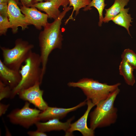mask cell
Here are the masks:
<instances>
[{
    "label": "cell",
    "instance_id": "cb8c5ba5",
    "mask_svg": "<svg viewBox=\"0 0 136 136\" xmlns=\"http://www.w3.org/2000/svg\"><path fill=\"white\" fill-rule=\"evenodd\" d=\"M45 1H53L55 2L58 6L60 7L62 6L63 9L67 7L69 4V0H45Z\"/></svg>",
    "mask_w": 136,
    "mask_h": 136
},
{
    "label": "cell",
    "instance_id": "52a82bcc",
    "mask_svg": "<svg viewBox=\"0 0 136 136\" xmlns=\"http://www.w3.org/2000/svg\"><path fill=\"white\" fill-rule=\"evenodd\" d=\"M41 84L37 83L28 88L20 90L18 94L21 99L34 105L43 111L48 106L43 97L44 91L40 88Z\"/></svg>",
    "mask_w": 136,
    "mask_h": 136
},
{
    "label": "cell",
    "instance_id": "3957f363",
    "mask_svg": "<svg viewBox=\"0 0 136 136\" xmlns=\"http://www.w3.org/2000/svg\"><path fill=\"white\" fill-rule=\"evenodd\" d=\"M19 70L21 80L12 90L11 97H13L21 90L28 88L36 84L42 83V63L40 54L32 51Z\"/></svg>",
    "mask_w": 136,
    "mask_h": 136
},
{
    "label": "cell",
    "instance_id": "6da1fadb",
    "mask_svg": "<svg viewBox=\"0 0 136 136\" xmlns=\"http://www.w3.org/2000/svg\"><path fill=\"white\" fill-rule=\"evenodd\" d=\"M73 8L69 6L63 9L59 17L53 22H48L39 34L38 40L43 78L46 72L49 55L54 49L61 48L63 38L60 28L62 20L67 13Z\"/></svg>",
    "mask_w": 136,
    "mask_h": 136
},
{
    "label": "cell",
    "instance_id": "ba28073f",
    "mask_svg": "<svg viewBox=\"0 0 136 136\" xmlns=\"http://www.w3.org/2000/svg\"><path fill=\"white\" fill-rule=\"evenodd\" d=\"M15 0H10L8 3V17L11 25V28L14 34L17 33L18 27H20L22 30L28 28L24 15Z\"/></svg>",
    "mask_w": 136,
    "mask_h": 136
},
{
    "label": "cell",
    "instance_id": "8fae6325",
    "mask_svg": "<svg viewBox=\"0 0 136 136\" xmlns=\"http://www.w3.org/2000/svg\"><path fill=\"white\" fill-rule=\"evenodd\" d=\"M87 104V100L80 103L73 107L65 108L48 106L44 110L40 113L39 117L40 120L47 121L52 119H61L69 113L74 111L85 106Z\"/></svg>",
    "mask_w": 136,
    "mask_h": 136
},
{
    "label": "cell",
    "instance_id": "9c48e42d",
    "mask_svg": "<svg viewBox=\"0 0 136 136\" xmlns=\"http://www.w3.org/2000/svg\"><path fill=\"white\" fill-rule=\"evenodd\" d=\"M87 100V108L83 115L77 120L71 124L70 127L65 132V136H72L75 131L80 132L83 136H94V131L87 126L88 116L91 109L95 105L90 100Z\"/></svg>",
    "mask_w": 136,
    "mask_h": 136
},
{
    "label": "cell",
    "instance_id": "484cf974",
    "mask_svg": "<svg viewBox=\"0 0 136 136\" xmlns=\"http://www.w3.org/2000/svg\"><path fill=\"white\" fill-rule=\"evenodd\" d=\"M16 1H20L22 6L26 7H30L32 5V0H15Z\"/></svg>",
    "mask_w": 136,
    "mask_h": 136
},
{
    "label": "cell",
    "instance_id": "4fadbf2b",
    "mask_svg": "<svg viewBox=\"0 0 136 136\" xmlns=\"http://www.w3.org/2000/svg\"><path fill=\"white\" fill-rule=\"evenodd\" d=\"M74 117L68 119L65 122H62L58 119L49 120L44 122H37L35 124L37 129L43 132L51 131L63 130L65 132L69 128Z\"/></svg>",
    "mask_w": 136,
    "mask_h": 136
},
{
    "label": "cell",
    "instance_id": "603a6c76",
    "mask_svg": "<svg viewBox=\"0 0 136 136\" xmlns=\"http://www.w3.org/2000/svg\"><path fill=\"white\" fill-rule=\"evenodd\" d=\"M8 3H0V15L8 17Z\"/></svg>",
    "mask_w": 136,
    "mask_h": 136
},
{
    "label": "cell",
    "instance_id": "7c38bea8",
    "mask_svg": "<svg viewBox=\"0 0 136 136\" xmlns=\"http://www.w3.org/2000/svg\"><path fill=\"white\" fill-rule=\"evenodd\" d=\"M0 79L1 80L12 89L20 83L21 76L19 71L8 67L0 59Z\"/></svg>",
    "mask_w": 136,
    "mask_h": 136
},
{
    "label": "cell",
    "instance_id": "83f0119b",
    "mask_svg": "<svg viewBox=\"0 0 136 136\" xmlns=\"http://www.w3.org/2000/svg\"><path fill=\"white\" fill-rule=\"evenodd\" d=\"M43 1V0H32V4L38 2H42Z\"/></svg>",
    "mask_w": 136,
    "mask_h": 136
},
{
    "label": "cell",
    "instance_id": "5b68a950",
    "mask_svg": "<svg viewBox=\"0 0 136 136\" xmlns=\"http://www.w3.org/2000/svg\"><path fill=\"white\" fill-rule=\"evenodd\" d=\"M15 44L14 47L11 49L2 46L0 48L4 64L11 69L19 71L34 45L21 38L16 40Z\"/></svg>",
    "mask_w": 136,
    "mask_h": 136
},
{
    "label": "cell",
    "instance_id": "30bf717a",
    "mask_svg": "<svg viewBox=\"0 0 136 136\" xmlns=\"http://www.w3.org/2000/svg\"><path fill=\"white\" fill-rule=\"evenodd\" d=\"M30 7L21 5L20 8L29 25H32L37 29L41 30L48 22V16L47 14L41 12L36 7Z\"/></svg>",
    "mask_w": 136,
    "mask_h": 136
},
{
    "label": "cell",
    "instance_id": "277c9868",
    "mask_svg": "<svg viewBox=\"0 0 136 136\" xmlns=\"http://www.w3.org/2000/svg\"><path fill=\"white\" fill-rule=\"evenodd\" d=\"M67 85L70 87L80 88L86 96V99L90 100L96 106L108 98L119 88L121 83H118L109 85L92 79L86 78L81 79L77 82H70Z\"/></svg>",
    "mask_w": 136,
    "mask_h": 136
},
{
    "label": "cell",
    "instance_id": "2e32d148",
    "mask_svg": "<svg viewBox=\"0 0 136 136\" xmlns=\"http://www.w3.org/2000/svg\"><path fill=\"white\" fill-rule=\"evenodd\" d=\"M122 59L119 67L120 75L123 77L127 85L132 86L135 82L133 73L134 69L125 59Z\"/></svg>",
    "mask_w": 136,
    "mask_h": 136
},
{
    "label": "cell",
    "instance_id": "8992f818",
    "mask_svg": "<svg viewBox=\"0 0 136 136\" xmlns=\"http://www.w3.org/2000/svg\"><path fill=\"white\" fill-rule=\"evenodd\" d=\"M29 103L26 102L21 108L14 109L8 115L12 123L27 128L40 121L39 117L40 111L30 108Z\"/></svg>",
    "mask_w": 136,
    "mask_h": 136
},
{
    "label": "cell",
    "instance_id": "ac0fdd59",
    "mask_svg": "<svg viewBox=\"0 0 136 136\" xmlns=\"http://www.w3.org/2000/svg\"><path fill=\"white\" fill-rule=\"evenodd\" d=\"M105 2V0H92L89 4L83 9L84 11L90 10L92 9V7H94L97 9L99 15L98 25L99 26H101L103 22L104 17L103 15V12L105 7L107 5Z\"/></svg>",
    "mask_w": 136,
    "mask_h": 136
},
{
    "label": "cell",
    "instance_id": "5bb4252c",
    "mask_svg": "<svg viewBox=\"0 0 136 136\" xmlns=\"http://www.w3.org/2000/svg\"><path fill=\"white\" fill-rule=\"evenodd\" d=\"M31 7L45 12L48 15V18L54 20L59 17L61 13L59 9V7L53 1L38 2L32 4L30 7Z\"/></svg>",
    "mask_w": 136,
    "mask_h": 136
},
{
    "label": "cell",
    "instance_id": "ffe728a7",
    "mask_svg": "<svg viewBox=\"0 0 136 136\" xmlns=\"http://www.w3.org/2000/svg\"><path fill=\"white\" fill-rule=\"evenodd\" d=\"M121 58H124L134 69H136V53L129 49H125L121 55Z\"/></svg>",
    "mask_w": 136,
    "mask_h": 136
},
{
    "label": "cell",
    "instance_id": "7402d4cb",
    "mask_svg": "<svg viewBox=\"0 0 136 136\" xmlns=\"http://www.w3.org/2000/svg\"><path fill=\"white\" fill-rule=\"evenodd\" d=\"M12 89L8 85L0 80V100L4 98L11 97Z\"/></svg>",
    "mask_w": 136,
    "mask_h": 136
},
{
    "label": "cell",
    "instance_id": "e0dca14e",
    "mask_svg": "<svg viewBox=\"0 0 136 136\" xmlns=\"http://www.w3.org/2000/svg\"><path fill=\"white\" fill-rule=\"evenodd\" d=\"M129 8H124L117 15L113 18L112 20L115 24L125 28L128 34L131 36L129 28L131 26L130 23L132 22L130 14L128 13Z\"/></svg>",
    "mask_w": 136,
    "mask_h": 136
},
{
    "label": "cell",
    "instance_id": "f1b7e54d",
    "mask_svg": "<svg viewBox=\"0 0 136 136\" xmlns=\"http://www.w3.org/2000/svg\"><path fill=\"white\" fill-rule=\"evenodd\" d=\"M10 0H0V3H8Z\"/></svg>",
    "mask_w": 136,
    "mask_h": 136
},
{
    "label": "cell",
    "instance_id": "9a60e30c",
    "mask_svg": "<svg viewBox=\"0 0 136 136\" xmlns=\"http://www.w3.org/2000/svg\"><path fill=\"white\" fill-rule=\"evenodd\" d=\"M129 0H114L113 4L108 9H105L106 13L103 22L108 23L119 13L127 5Z\"/></svg>",
    "mask_w": 136,
    "mask_h": 136
},
{
    "label": "cell",
    "instance_id": "44dd1931",
    "mask_svg": "<svg viewBox=\"0 0 136 136\" xmlns=\"http://www.w3.org/2000/svg\"><path fill=\"white\" fill-rule=\"evenodd\" d=\"M11 26L8 17L0 15V35H5Z\"/></svg>",
    "mask_w": 136,
    "mask_h": 136
},
{
    "label": "cell",
    "instance_id": "d4e9b609",
    "mask_svg": "<svg viewBox=\"0 0 136 136\" xmlns=\"http://www.w3.org/2000/svg\"><path fill=\"white\" fill-rule=\"evenodd\" d=\"M27 134L30 136H47V134L44 132L41 131L38 129L36 131H29Z\"/></svg>",
    "mask_w": 136,
    "mask_h": 136
},
{
    "label": "cell",
    "instance_id": "d6986e66",
    "mask_svg": "<svg viewBox=\"0 0 136 136\" xmlns=\"http://www.w3.org/2000/svg\"><path fill=\"white\" fill-rule=\"evenodd\" d=\"M69 6H72L73 9L71 15L66 20L65 24L67 23L70 19H73V15L74 12L75 11V16L78 14L80 10L82 8H84L88 6L90 4L91 0H69Z\"/></svg>",
    "mask_w": 136,
    "mask_h": 136
},
{
    "label": "cell",
    "instance_id": "4316f807",
    "mask_svg": "<svg viewBox=\"0 0 136 136\" xmlns=\"http://www.w3.org/2000/svg\"><path fill=\"white\" fill-rule=\"evenodd\" d=\"M9 105H5L0 103V115L1 116L4 114L7 110Z\"/></svg>",
    "mask_w": 136,
    "mask_h": 136
},
{
    "label": "cell",
    "instance_id": "7a4b0ae2",
    "mask_svg": "<svg viewBox=\"0 0 136 136\" xmlns=\"http://www.w3.org/2000/svg\"><path fill=\"white\" fill-rule=\"evenodd\" d=\"M120 91L117 88L106 99L98 104L89 114L90 128L92 130L107 127L116 122L118 110L114 103Z\"/></svg>",
    "mask_w": 136,
    "mask_h": 136
}]
</instances>
